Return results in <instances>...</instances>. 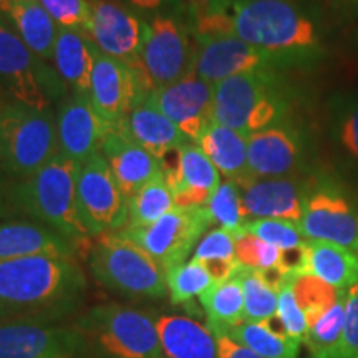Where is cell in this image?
Wrapping results in <instances>:
<instances>
[{
	"label": "cell",
	"instance_id": "cell-1",
	"mask_svg": "<svg viewBox=\"0 0 358 358\" xmlns=\"http://www.w3.org/2000/svg\"><path fill=\"white\" fill-rule=\"evenodd\" d=\"M83 287V274L71 257L0 261V322H52L75 307Z\"/></svg>",
	"mask_w": 358,
	"mask_h": 358
},
{
	"label": "cell",
	"instance_id": "cell-2",
	"mask_svg": "<svg viewBox=\"0 0 358 358\" xmlns=\"http://www.w3.org/2000/svg\"><path fill=\"white\" fill-rule=\"evenodd\" d=\"M226 32L266 53L272 62H308L320 57L322 40L295 0H214Z\"/></svg>",
	"mask_w": 358,
	"mask_h": 358
},
{
	"label": "cell",
	"instance_id": "cell-3",
	"mask_svg": "<svg viewBox=\"0 0 358 358\" xmlns=\"http://www.w3.org/2000/svg\"><path fill=\"white\" fill-rule=\"evenodd\" d=\"M78 169L80 164L73 159L57 155L38 171L27 176V181L17 189V199L27 213L73 244L92 237L78 206Z\"/></svg>",
	"mask_w": 358,
	"mask_h": 358
},
{
	"label": "cell",
	"instance_id": "cell-4",
	"mask_svg": "<svg viewBox=\"0 0 358 358\" xmlns=\"http://www.w3.org/2000/svg\"><path fill=\"white\" fill-rule=\"evenodd\" d=\"M284 88L271 69L236 75L214 85V122L250 136L282 122Z\"/></svg>",
	"mask_w": 358,
	"mask_h": 358
},
{
	"label": "cell",
	"instance_id": "cell-5",
	"mask_svg": "<svg viewBox=\"0 0 358 358\" xmlns=\"http://www.w3.org/2000/svg\"><path fill=\"white\" fill-rule=\"evenodd\" d=\"M83 342L101 358H163L156 319L131 307L100 306L77 324Z\"/></svg>",
	"mask_w": 358,
	"mask_h": 358
},
{
	"label": "cell",
	"instance_id": "cell-6",
	"mask_svg": "<svg viewBox=\"0 0 358 358\" xmlns=\"http://www.w3.org/2000/svg\"><path fill=\"white\" fill-rule=\"evenodd\" d=\"M90 268L103 285L129 297H164L166 274L146 250L122 232L103 234L90 254Z\"/></svg>",
	"mask_w": 358,
	"mask_h": 358
},
{
	"label": "cell",
	"instance_id": "cell-7",
	"mask_svg": "<svg viewBox=\"0 0 358 358\" xmlns=\"http://www.w3.org/2000/svg\"><path fill=\"white\" fill-rule=\"evenodd\" d=\"M60 155L57 122L50 111L15 103L0 110V163L30 176Z\"/></svg>",
	"mask_w": 358,
	"mask_h": 358
},
{
	"label": "cell",
	"instance_id": "cell-8",
	"mask_svg": "<svg viewBox=\"0 0 358 358\" xmlns=\"http://www.w3.org/2000/svg\"><path fill=\"white\" fill-rule=\"evenodd\" d=\"M192 55L186 30L171 17H155L145 29L141 47L129 65L141 101L158 90L179 82L191 71Z\"/></svg>",
	"mask_w": 358,
	"mask_h": 358
},
{
	"label": "cell",
	"instance_id": "cell-9",
	"mask_svg": "<svg viewBox=\"0 0 358 358\" xmlns=\"http://www.w3.org/2000/svg\"><path fill=\"white\" fill-rule=\"evenodd\" d=\"M211 224L214 222L206 206L174 208L151 226L123 227L118 232L146 250L166 274L186 261Z\"/></svg>",
	"mask_w": 358,
	"mask_h": 358
},
{
	"label": "cell",
	"instance_id": "cell-10",
	"mask_svg": "<svg viewBox=\"0 0 358 358\" xmlns=\"http://www.w3.org/2000/svg\"><path fill=\"white\" fill-rule=\"evenodd\" d=\"M80 213L92 236L122 231L128 224V198L101 153L80 164L77 178Z\"/></svg>",
	"mask_w": 358,
	"mask_h": 358
},
{
	"label": "cell",
	"instance_id": "cell-11",
	"mask_svg": "<svg viewBox=\"0 0 358 358\" xmlns=\"http://www.w3.org/2000/svg\"><path fill=\"white\" fill-rule=\"evenodd\" d=\"M0 83L22 105L47 110L50 96L60 92L52 71L35 58L20 35L0 22Z\"/></svg>",
	"mask_w": 358,
	"mask_h": 358
},
{
	"label": "cell",
	"instance_id": "cell-12",
	"mask_svg": "<svg viewBox=\"0 0 358 358\" xmlns=\"http://www.w3.org/2000/svg\"><path fill=\"white\" fill-rule=\"evenodd\" d=\"M299 229L307 241H325L358 254V209L330 182L310 191Z\"/></svg>",
	"mask_w": 358,
	"mask_h": 358
},
{
	"label": "cell",
	"instance_id": "cell-13",
	"mask_svg": "<svg viewBox=\"0 0 358 358\" xmlns=\"http://www.w3.org/2000/svg\"><path fill=\"white\" fill-rule=\"evenodd\" d=\"M83 345L77 327L43 320L0 322V358H77Z\"/></svg>",
	"mask_w": 358,
	"mask_h": 358
},
{
	"label": "cell",
	"instance_id": "cell-14",
	"mask_svg": "<svg viewBox=\"0 0 358 358\" xmlns=\"http://www.w3.org/2000/svg\"><path fill=\"white\" fill-rule=\"evenodd\" d=\"M143 101L159 110L192 143H198L214 123V85L201 80L192 69L185 78L151 93Z\"/></svg>",
	"mask_w": 358,
	"mask_h": 358
},
{
	"label": "cell",
	"instance_id": "cell-15",
	"mask_svg": "<svg viewBox=\"0 0 358 358\" xmlns=\"http://www.w3.org/2000/svg\"><path fill=\"white\" fill-rule=\"evenodd\" d=\"M236 182L239 186L248 221L284 219L299 226L310 196V191L302 181L290 178L245 176Z\"/></svg>",
	"mask_w": 358,
	"mask_h": 358
},
{
	"label": "cell",
	"instance_id": "cell-16",
	"mask_svg": "<svg viewBox=\"0 0 358 358\" xmlns=\"http://www.w3.org/2000/svg\"><path fill=\"white\" fill-rule=\"evenodd\" d=\"M198 47L192 55V71L204 82L216 85L222 80L271 69L274 62L266 53L232 35L196 38Z\"/></svg>",
	"mask_w": 358,
	"mask_h": 358
},
{
	"label": "cell",
	"instance_id": "cell-17",
	"mask_svg": "<svg viewBox=\"0 0 358 358\" xmlns=\"http://www.w3.org/2000/svg\"><path fill=\"white\" fill-rule=\"evenodd\" d=\"M88 98L96 113L110 127L123 120L138 103H141L136 78L129 65L105 55L96 47Z\"/></svg>",
	"mask_w": 358,
	"mask_h": 358
},
{
	"label": "cell",
	"instance_id": "cell-18",
	"mask_svg": "<svg viewBox=\"0 0 358 358\" xmlns=\"http://www.w3.org/2000/svg\"><path fill=\"white\" fill-rule=\"evenodd\" d=\"M110 128V124L93 108L90 98L75 93L58 111L57 134L60 155L83 164L101 153Z\"/></svg>",
	"mask_w": 358,
	"mask_h": 358
},
{
	"label": "cell",
	"instance_id": "cell-19",
	"mask_svg": "<svg viewBox=\"0 0 358 358\" xmlns=\"http://www.w3.org/2000/svg\"><path fill=\"white\" fill-rule=\"evenodd\" d=\"M92 15L83 34L105 55L131 64L140 50L146 25L108 0H90Z\"/></svg>",
	"mask_w": 358,
	"mask_h": 358
},
{
	"label": "cell",
	"instance_id": "cell-20",
	"mask_svg": "<svg viewBox=\"0 0 358 358\" xmlns=\"http://www.w3.org/2000/svg\"><path fill=\"white\" fill-rule=\"evenodd\" d=\"M302 155L301 133L282 120L248 138L249 176L287 178L299 168Z\"/></svg>",
	"mask_w": 358,
	"mask_h": 358
},
{
	"label": "cell",
	"instance_id": "cell-21",
	"mask_svg": "<svg viewBox=\"0 0 358 358\" xmlns=\"http://www.w3.org/2000/svg\"><path fill=\"white\" fill-rule=\"evenodd\" d=\"M176 161L164 168L169 187L173 191L174 208H198L208 204L221 178L211 159L196 143H186L174 151Z\"/></svg>",
	"mask_w": 358,
	"mask_h": 358
},
{
	"label": "cell",
	"instance_id": "cell-22",
	"mask_svg": "<svg viewBox=\"0 0 358 358\" xmlns=\"http://www.w3.org/2000/svg\"><path fill=\"white\" fill-rule=\"evenodd\" d=\"M101 156L108 163L120 189L128 199L148 182L164 174L159 158L129 141L113 128H110L108 136L103 143Z\"/></svg>",
	"mask_w": 358,
	"mask_h": 358
},
{
	"label": "cell",
	"instance_id": "cell-23",
	"mask_svg": "<svg viewBox=\"0 0 358 358\" xmlns=\"http://www.w3.org/2000/svg\"><path fill=\"white\" fill-rule=\"evenodd\" d=\"M111 128L159 159L186 143H192L179 131L176 124L146 101L138 103L123 120L111 124Z\"/></svg>",
	"mask_w": 358,
	"mask_h": 358
},
{
	"label": "cell",
	"instance_id": "cell-24",
	"mask_svg": "<svg viewBox=\"0 0 358 358\" xmlns=\"http://www.w3.org/2000/svg\"><path fill=\"white\" fill-rule=\"evenodd\" d=\"M75 244L38 224L3 222L0 224V261L30 257L55 256L71 257Z\"/></svg>",
	"mask_w": 358,
	"mask_h": 358
},
{
	"label": "cell",
	"instance_id": "cell-25",
	"mask_svg": "<svg viewBox=\"0 0 358 358\" xmlns=\"http://www.w3.org/2000/svg\"><path fill=\"white\" fill-rule=\"evenodd\" d=\"M301 274L313 275L347 292L358 284V254L325 241H306Z\"/></svg>",
	"mask_w": 358,
	"mask_h": 358
},
{
	"label": "cell",
	"instance_id": "cell-26",
	"mask_svg": "<svg viewBox=\"0 0 358 358\" xmlns=\"http://www.w3.org/2000/svg\"><path fill=\"white\" fill-rule=\"evenodd\" d=\"M156 329L166 358H217L211 329L191 317L159 315Z\"/></svg>",
	"mask_w": 358,
	"mask_h": 358
},
{
	"label": "cell",
	"instance_id": "cell-27",
	"mask_svg": "<svg viewBox=\"0 0 358 358\" xmlns=\"http://www.w3.org/2000/svg\"><path fill=\"white\" fill-rule=\"evenodd\" d=\"M0 8L10 17L20 38L35 55L50 60L58 29L38 0H0Z\"/></svg>",
	"mask_w": 358,
	"mask_h": 358
},
{
	"label": "cell",
	"instance_id": "cell-28",
	"mask_svg": "<svg viewBox=\"0 0 358 358\" xmlns=\"http://www.w3.org/2000/svg\"><path fill=\"white\" fill-rule=\"evenodd\" d=\"M53 60L60 77L71 85L75 93L88 96L95 64V47L87 35L80 30L58 29Z\"/></svg>",
	"mask_w": 358,
	"mask_h": 358
},
{
	"label": "cell",
	"instance_id": "cell-29",
	"mask_svg": "<svg viewBox=\"0 0 358 358\" xmlns=\"http://www.w3.org/2000/svg\"><path fill=\"white\" fill-rule=\"evenodd\" d=\"M248 138L236 129L211 123L196 143L222 176L227 179H243L249 176Z\"/></svg>",
	"mask_w": 358,
	"mask_h": 358
},
{
	"label": "cell",
	"instance_id": "cell-30",
	"mask_svg": "<svg viewBox=\"0 0 358 358\" xmlns=\"http://www.w3.org/2000/svg\"><path fill=\"white\" fill-rule=\"evenodd\" d=\"M224 334L262 358H299L302 345L301 342L289 337L277 315L266 322H244L224 330Z\"/></svg>",
	"mask_w": 358,
	"mask_h": 358
},
{
	"label": "cell",
	"instance_id": "cell-31",
	"mask_svg": "<svg viewBox=\"0 0 358 358\" xmlns=\"http://www.w3.org/2000/svg\"><path fill=\"white\" fill-rule=\"evenodd\" d=\"M211 330H229L244 324V292L237 274L229 280L214 282L199 297Z\"/></svg>",
	"mask_w": 358,
	"mask_h": 358
},
{
	"label": "cell",
	"instance_id": "cell-32",
	"mask_svg": "<svg viewBox=\"0 0 358 358\" xmlns=\"http://www.w3.org/2000/svg\"><path fill=\"white\" fill-rule=\"evenodd\" d=\"M174 209L173 191L166 178L158 176L128 199L127 227H146Z\"/></svg>",
	"mask_w": 358,
	"mask_h": 358
},
{
	"label": "cell",
	"instance_id": "cell-33",
	"mask_svg": "<svg viewBox=\"0 0 358 358\" xmlns=\"http://www.w3.org/2000/svg\"><path fill=\"white\" fill-rule=\"evenodd\" d=\"M244 292V322H266L274 319L279 306V289L271 284L264 272L239 267Z\"/></svg>",
	"mask_w": 358,
	"mask_h": 358
},
{
	"label": "cell",
	"instance_id": "cell-34",
	"mask_svg": "<svg viewBox=\"0 0 358 358\" xmlns=\"http://www.w3.org/2000/svg\"><path fill=\"white\" fill-rule=\"evenodd\" d=\"M345 297L347 292L335 302L334 307L307 324L303 345L310 352V358L325 357L337 347L345 322Z\"/></svg>",
	"mask_w": 358,
	"mask_h": 358
},
{
	"label": "cell",
	"instance_id": "cell-35",
	"mask_svg": "<svg viewBox=\"0 0 358 358\" xmlns=\"http://www.w3.org/2000/svg\"><path fill=\"white\" fill-rule=\"evenodd\" d=\"M213 284L214 279L204 264L194 259L179 264L166 272L169 297L176 306L191 302L194 297H201Z\"/></svg>",
	"mask_w": 358,
	"mask_h": 358
},
{
	"label": "cell",
	"instance_id": "cell-36",
	"mask_svg": "<svg viewBox=\"0 0 358 358\" xmlns=\"http://www.w3.org/2000/svg\"><path fill=\"white\" fill-rule=\"evenodd\" d=\"M206 208L211 214L213 222L219 224L222 229L232 232V236L241 234L248 222L239 186L232 179H227L216 187Z\"/></svg>",
	"mask_w": 358,
	"mask_h": 358
},
{
	"label": "cell",
	"instance_id": "cell-37",
	"mask_svg": "<svg viewBox=\"0 0 358 358\" xmlns=\"http://www.w3.org/2000/svg\"><path fill=\"white\" fill-rule=\"evenodd\" d=\"M292 285L295 299L306 313L307 324L325 313L330 307H334L335 302L345 294L329 285L327 282L307 274L294 275Z\"/></svg>",
	"mask_w": 358,
	"mask_h": 358
},
{
	"label": "cell",
	"instance_id": "cell-38",
	"mask_svg": "<svg viewBox=\"0 0 358 358\" xmlns=\"http://www.w3.org/2000/svg\"><path fill=\"white\" fill-rule=\"evenodd\" d=\"M236 239V259L241 267L254 271H280L282 272V250L275 245L259 239V237L241 232ZM284 274V272H282Z\"/></svg>",
	"mask_w": 358,
	"mask_h": 358
},
{
	"label": "cell",
	"instance_id": "cell-39",
	"mask_svg": "<svg viewBox=\"0 0 358 358\" xmlns=\"http://www.w3.org/2000/svg\"><path fill=\"white\" fill-rule=\"evenodd\" d=\"M332 133L343 153L358 164V93L334 103Z\"/></svg>",
	"mask_w": 358,
	"mask_h": 358
},
{
	"label": "cell",
	"instance_id": "cell-40",
	"mask_svg": "<svg viewBox=\"0 0 358 358\" xmlns=\"http://www.w3.org/2000/svg\"><path fill=\"white\" fill-rule=\"evenodd\" d=\"M243 231L275 245L282 252L301 249L307 241L297 224L284 219H252L245 222Z\"/></svg>",
	"mask_w": 358,
	"mask_h": 358
},
{
	"label": "cell",
	"instance_id": "cell-41",
	"mask_svg": "<svg viewBox=\"0 0 358 358\" xmlns=\"http://www.w3.org/2000/svg\"><path fill=\"white\" fill-rule=\"evenodd\" d=\"M292 279L294 275H289L279 289L277 319H279L289 337L303 343V338H306L307 334V319L306 313H303L301 306H299L297 299H295Z\"/></svg>",
	"mask_w": 358,
	"mask_h": 358
},
{
	"label": "cell",
	"instance_id": "cell-42",
	"mask_svg": "<svg viewBox=\"0 0 358 358\" xmlns=\"http://www.w3.org/2000/svg\"><path fill=\"white\" fill-rule=\"evenodd\" d=\"M192 259L201 264L237 262L236 239L232 232L222 229V227L209 231L196 245Z\"/></svg>",
	"mask_w": 358,
	"mask_h": 358
},
{
	"label": "cell",
	"instance_id": "cell-43",
	"mask_svg": "<svg viewBox=\"0 0 358 358\" xmlns=\"http://www.w3.org/2000/svg\"><path fill=\"white\" fill-rule=\"evenodd\" d=\"M60 29L80 30L87 27L92 15L90 0H38Z\"/></svg>",
	"mask_w": 358,
	"mask_h": 358
},
{
	"label": "cell",
	"instance_id": "cell-44",
	"mask_svg": "<svg viewBox=\"0 0 358 358\" xmlns=\"http://www.w3.org/2000/svg\"><path fill=\"white\" fill-rule=\"evenodd\" d=\"M322 358H358V284L347 290L342 337L337 347Z\"/></svg>",
	"mask_w": 358,
	"mask_h": 358
},
{
	"label": "cell",
	"instance_id": "cell-45",
	"mask_svg": "<svg viewBox=\"0 0 358 358\" xmlns=\"http://www.w3.org/2000/svg\"><path fill=\"white\" fill-rule=\"evenodd\" d=\"M217 343V358H262L221 330H211Z\"/></svg>",
	"mask_w": 358,
	"mask_h": 358
},
{
	"label": "cell",
	"instance_id": "cell-46",
	"mask_svg": "<svg viewBox=\"0 0 358 358\" xmlns=\"http://www.w3.org/2000/svg\"><path fill=\"white\" fill-rule=\"evenodd\" d=\"M129 3L134 8H138V10H145V12H153V10H158L163 6H166L168 2H171V0H128Z\"/></svg>",
	"mask_w": 358,
	"mask_h": 358
},
{
	"label": "cell",
	"instance_id": "cell-47",
	"mask_svg": "<svg viewBox=\"0 0 358 358\" xmlns=\"http://www.w3.org/2000/svg\"><path fill=\"white\" fill-rule=\"evenodd\" d=\"M332 2L338 3V6H342V7L358 8V0H332Z\"/></svg>",
	"mask_w": 358,
	"mask_h": 358
},
{
	"label": "cell",
	"instance_id": "cell-48",
	"mask_svg": "<svg viewBox=\"0 0 358 358\" xmlns=\"http://www.w3.org/2000/svg\"><path fill=\"white\" fill-rule=\"evenodd\" d=\"M163 358H166V357H163Z\"/></svg>",
	"mask_w": 358,
	"mask_h": 358
}]
</instances>
